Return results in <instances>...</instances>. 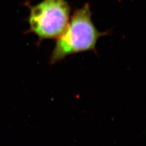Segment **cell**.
Returning <instances> with one entry per match:
<instances>
[{
    "label": "cell",
    "mask_w": 146,
    "mask_h": 146,
    "mask_svg": "<svg viewBox=\"0 0 146 146\" xmlns=\"http://www.w3.org/2000/svg\"><path fill=\"white\" fill-rule=\"evenodd\" d=\"M70 8L66 0H43L30 7L28 33H34L40 42L60 36L69 21Z\"/></svg>",
    "instance_id": "7a4b0ae2"
},
{
    "label": "cell",
    "mask_w": 146,
    "mask_h": 146,
    "mask_svg": "<svg viewBox=\"0 0 146 146\" xmlns=\"http://www.w3.org/2000/svg\"><path fill=\"white\" fill-rule=\"evenodd\" d=\"M107 34L108 32H100L95 27L92 21L90 5L85 4L74 11L71 20L56 38L50 63L54 64L70 55L95 50L99 38Z\"/></svg>",
    "instance_id": "6da1fadb"
}]
</instances>
